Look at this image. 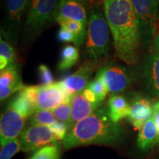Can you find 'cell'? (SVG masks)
<instances>
[{"label": "cell", "instance_id": "26", "mask_svg": "<svg viewBox=\"0 0 159 159\" xmlns=\"http://www.w3.org/2000/svg\"><path fill=\"white\" fill-rule=\"evenodd\" d=\"M86 88L90 89L96 95L97 100L100 102L104 100L108 92L106 85H105L102 80L98 77H95L94 79L89 82Z\"/></svg>", "mask_w": 159, "mask_h": 159}, {"label": "cell", "instance_id": "28", "mask_svg": "<svg viewBox=\"0 0 159 159\" xmlns=\"http://www.w3.org/2000/svg\"><path fill=\"white\" fill-rule=\"evenodd\" d=\"M50 128L56 135L59 141H63L69 131L68 125L62 122H59V121H57L54 125L50 126Z\"/></svg>", "mask_w": 159, "mask_h": 159}, {"label": "cell", "instance_id": "22", "mask_svg": "<svg viewBox=\"0 0 159 159\" xmlns=\"http://www.w3.org/2000/svg\"><path fill=\"white\" fill-rule=\"evenodd\" d=\"M52 111L49 110H38L35 111L30 117V124L47 125L50 127L57 122Z\"/></svg>", "mask_w": 159, "mask_h": 159}, {"label": "cell", "instance_id": "13", "mask_svg": "<svg viewBox=\"0 0 159 159\" xmlns=\"http://www.w3.org/2000/svg\"><path fill=\"white\" fill-rule=\"evenodd\" d=\"M19 69L15 63H12L1 71L0 75V99L5 100L16 92H19L25 88Z\"/></svg>", "mask_w": 159, "mask_h": 159}, {"label": "cell", "instance_id": "8", "mask_svg": "<svg viewBox=\"0 0 159 159\" xmlns=\"http://www.w3.org/2000/svg\"><path fill=\"white\" fill-rule=\"evenodd\" d=\"M96 77L103 81L108 92L116 94L127 90L131 84V78L128 70L116 64H109L101 67L97 71Z\"/></svg>", "mask_w": 159, "mask_h": 159}, {"label": "cell", "instance_id": "20", "mask_svg": "<svg viewBox=\"0 0 159 159\" xmlns=\"http://www.w3.org/2000/svg\"><path fill=\"white\" fill-rule=\"evenodd\" d=\"M80 58L79 51L76 47L73 45H66L61 50V60L58 65V69L61 71L71 69L77 63Z\"/></svg>", "mask_w": 159, "mask_h": 159}, {"label": "cell", "instance_id": "19", "mask_svg": "<svg viewBox=\"0 0 159 159\" xmlns=\"http://www.w3.org/2000/svg\"><path fill=\"white\" fill-rule=\"evenodd\" d=\"M61 26V28L67 30L71 32L77 37V44L76 47L79 48L80 47L84 42L85 36L87 35V26L83 25V23L79 21H74L63 18H57L55 19Z\"/></svg>", "mask_w": 159, "mask_h": 159}, {"label": "cell", "instance_id": "24", "mask_svg": "<svg viewBox=\"0 0 159 159\" xmlns=\"http://www.w3.org/2000/svg\"><path fill=\"white\" fill-rule=\"evenodd\" d=\"M61 152L59 147L55 144H52L40 149L27 159H60Z\"/></svg>", "mask_w": 159, "mask_h": 159}, {"label": "cell", "instance_id": "27", "mask_svg": "<svg viewBox=\"0 0 159 159\" xmlns=\"http://www.w3.org/2000/svg\"><path fill=\"white\" fill-rule=\"evenodd\" d=\"M40 80L42 85H49L54 83V77L50 69L47 65L41 64L39 67Z\"/></svg>", "mask_w": 159, "mask_h": 159}, {"label": "cell", "instance_id": "16", "mask_svg": "<svg viewBox=\"0 0 159 159\" xmlns=\"http://www.w3.org/2000/svg\"><path fill=\"white\" fill-rule=\"evenodd\" d=\"M153 106L148 99H136L130 105V113L128 119L136 130H140L145 122L153 115Z\"/></svg>", "mask_w": 159, "mask_h": 159}, {"label": "cell", "instance_id": "10", "mask_svg": "<svg viewBox=\"0 0 159 159\" xmlns=\"http://www.w3.org/2000/svg\"><path fill=\"white\" fill-rule=\"evenodd\" d=\"M70 99L71 97L66 93L59 82L49 85H39L35 96V108L36 111H52Z\"/></svg>", "mask_w": 159, "mask_h": 159}, {"label": "cell", "instance_id": "2", "mask_svg": "<svg viewBox=\"0 0 159 159\" xmlns=\"http://www.w3.org/2000/svg\"><path fill=\"white\" fill-rule=\"evenodd\" d=\"M122 134L120 125L111 119L108 108H101L69 129L63 144L66 149L93 144H114Z\"/></svg>", "mask_w": 159, "mask_h": 159}, {"label": "cell", "instance_id": "5", "mask_svg": "<svg viewBox=\"0 0 159 159\" xmlns=\"http://www.w3.org/2000/svg\"><path fill=\"white\" fill-rule=\"evenodd\" d=\"M138 19L142 42L148 44L154 39L159 21V0H130Z\"/></svg>", "mask_w": 159, "mask_h": 159}, {"label": "cell", "instance_id": "30", "mask_svg": "<svg viewBox=\"0 0 159 159\" xmlns=\"http://www.w3.org/2000/svg\"><path fill=\"white\" fill-rule=\"evenodd\" d=\"M82 93H83V94L84 95V96L86 97V98L88 99L89 101H91V102L101 103L100 102H99V101L97 100L96 95H95L94 93H93L92 91H91L89 89L85 88L84 90L82 91Z\"/></svg>", "mask_w": 159, "mask_h": 159}, {"label": "cell", "instance_id": "1", "mask_svg": "<svg viewBox=\"0 0 159 159\" xmlns=\"http://www.w3.org/2000/svg\"><path fill=\"white\" fill-rule=\"evenodd\" d=\"M117 56L129 65L139 61L142 42L138 19L130 0H103Z\"/></svg>", "mask_w": 159, "mask_h": 159}, {"label": "cell", "instance_id": "14", "mask_svg": "<svg viewBox=\"0 0 159 159\" xmlns=\"http://www.w3.org/2000/svg\"><path fill=\"white\" fill-rule=\"evenodd\" d=\"M57 18L74 20L88 26L85 5L80 0H59L55 11V19Z\"/></svg>", "mask_w": 159, "mask_h": 159}, {"label": "cell", "instance_id": "29", "mask_svg": "<svg viewBox=\"0 0 159 159\" xmlns=\"http://www.w3.org/2000/svg\"><path fill=\"white\" fill-rule=\"evenodd\" d=\"M57 40L61 42H72L77 44V37L75 34L67 30L61 28L57 35Z\"/></svg>", "mask_w": 159, "mask_h": 159}, {"label": "cell", "instance_id": "18", "mask_svg": "<svg viewBox=\"0 0 159 159\" xmlns=\"http://www.w3.org/2000/svg\"><path fill=\"white\" fill-rule=\"evenodd\" d=\"M108 114L114 122L128 117L130 113V104L122 95L114 94L108 100Z\"/></svg>", "mask_w": 159, "mask_h": 159}, {"label": "cell", "instance_id": "6", "mask_svg": "<svg viewBox=\"0 0 159 159\" xmlns=\"http://www.w3.org/2000/svg\"><path fill=\"white\" fill-rule=\"evenodd\" d=\"M19 139L21 151L25 152H36L59 141L50 127L40 125H30L23 130Z\"/></svg>", "mask_w": 159, "mask_h": 159}, {"label": "cell", "instance_id": "4", "mask_svg": "<svg viewBox=\"0 0 159 159\" xmlns=\"http://www.w3.org/2000/svg\"><path fill=\"white\" fill-rule=\"evenodd\" d=\"M59 0H30L24 25L26 41L36 39L53 21Z\"/></svg>", "mask_w": 159, "mask_h": 159}, {"label": "cell", "instance_id": "33", "mask_svg": "<svg viewBox=\"0 0 159 159\" xmlns=\"http://www.w3.org/2000/svg\"><path fill=\"white\" fill-rule=\"evenodd\" d=\"M81 2H83V3L85 4V5H87V4H89L91 2H92L93 0H80Z\"/></svg>", "mask_w": 159, "mask_h": 159}, {"label": "cell", "instance_id": "32", "mask_svg": "<svg viewBox=\"0 0 159 159\" xmlns=\"http://www.w3.org/2000/svg\"><path fill=\"white\" fill-rule=\"evenodd\" d=\"M153 116H154L155 122H156L157 128H158V130L159 133V110H156V109H154Z\"/></svg>", "mask_w": 159, "mask_h": 159}, {"label": "cell", "instance_id": "17", "mask_svg": "<svg viewBox=\"0 0 159 159\" xmlns=\"http://www.w3.org/2000/svg\"><path fill=\"white\" fill-rule=\"evenodd\" d=\"M158 142L159 133L152 115L139 130L137 144L141 150L147 151Z\"/></svg>", "mask_w": 159, "mask_h": 159}, {"label": "cell", "instance_id": "25", "mask_svg": "<svg viewBox=\"0 0 159 159\" xmlns=\"http://www.w3.org/2000/svg\"><path fill=\"white\" fill-rule=\"evenodd\" d=\"M19 151H21L20 139L19 138L12 139L1 145L0 159H11Z\"/></svg>", "mask_w": 159, "mask_h": 159}, {"label": "cell", "instance_id": "12", "mask_svg": "<svg viewBox=\"0 0 159 159\" xmlns=\"http://www.w3.org/2000/svg\"><path fill=\"white\" fill-rule=\"evenodd\" d=\"M140 75L151 94L159 97V55H147L140 66Z\"/></svg>", "mask_w": 159, "mask_h": 159}, {"label": "cell", "instance_id": "15", "mask_svg": "<svg viewBox=\"0 0 159 159\" xmlns=\"http://www.w3.org/2000/svg\"><path fill=\"white\" fill-rule=\"evenodd\" d=\"M71 116L69 130L77 122L92 114L101 105V103L91 102L83 94L82 92L71 97Z\"/></svg>", "mask_w": 159, "mask_h": 159}, {"label": "cell", "instance_id": "3", "mask_svg": "<svg viewBox=\"0 0 159 159\" xmlns=\"http://www.w3.org/2000/svg\"><path fill=\"white\" fill-rule=\"evenodd\" d=\"M111 33L104 11L99 6L91 7L88 13L85 57L95 61L108 56Z\"/></svg>", "mask_w": 159, "mask_h": 159}, {"label": "cell", "instance_id": "9", "mask_svg": "<svg viewBox=\"0 0 159 159\" xmlns=\"http://www.w3.org/2000/svg\"><path fill=\"white\" fill-rule=\"evenodd\" d=\"M30 0H6L5 8V21L2 33L4 36L15 41L21 19L28 8Z\"/></svg>", "mask_w": 159, "mask_h": 159}, {"label": "cell", "instance_id": "31", "mask_svg": "<svg viewBox=\"0 0 159 159\" xmlns=\"http://www.w3.org/2000/svg\"><path fill=\"white\" fill-rule=\"evenodd\" d=\"M152 51H153V53L159 55V21L156 35L154 37L153 42H152Z\"/></svg>", "mask_w": 159, "mask_h": 159}, {"label": "cell", "instance_id": "21", "mask_svg": "<svg viewBox=\"0 0 159 159\" xmlns=\"http://www.w3.org/2000/svg\"><path fill=\"white\" fill-rule=\"evenodd\" d=\"M16 52L13 46L1 36L0 40V69L3 70L9 65L14 63Z\"/></svg>", "mask_w": 159, "mask_h": 159}, {"label": "cell", "instance_id": "11", "mask_svg": "<svg viewBox=\"0 0 159 159\" xmlns=\"http://www.w3.org/2000/svg\"><path fill=\"white\" fill-rule=\"evenodd\" d=\"M94 68L95 66L91 61L83 63L74 74L60 81V84L66 93L71 97L75 94L82 92L87 87Z\"/></svg>", "mask_w": 159, "mask_h": 159}, {"label": "cell", "instance_id": "7", "mask_svg": "<svg viewBox=\"0 0 159 159\" xmlns=\"http://www.w3.org/2000/svg\"><path fill=\"white\" fill-rule=\"evenodd\" d=\"M30 116L9 104L0 119V143L2 145L12 139L18 138L23 132Z\"/></svg>", "mask_w": 159, "mask_h": 159}, {"label": "cell", "instance_id": "23", "mask_svg": "<svg viewBox=\"0 0 159 159\" xmlns=\"http://www.w3.org/2000/svg\"><path fill=\"white\" fill-rule=\"evenodd\" d=\"M57 121L62 122L69 126L71 116V99L65 101L58 106L52 110Z\"/></svg>", "mask_w": 159, "mask_h": 159}, {"label": "cell", "instance_id": "34", "mask_svg": "<svg viewBox=\"0 0 159 159\" xmlns=\"http://www.w3.org/2000/svg\"><path fill=\"white\" fill-rule=\"evenodd\" d=\"M153 108L156 109V110H159V101H158V102H156V104L154 105Z\"/></svg>", "mask_w": 159, "mask_h": 159}]
</instances>
